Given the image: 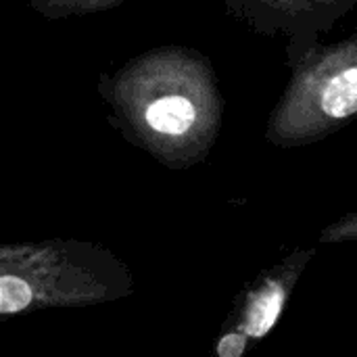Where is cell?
I'll return each instance as SVG.
<instances>
[{"mask_svg":"<svg viewBox=\"0 0 357 357\" xmlns=\"http://www.w3.org/2000/svg\"><path fill=\"white\" fill-rule=\"evenodd\" d=\"M357 243V209L326 224L318 234V245H343Z\"/></svg>","mask_w":357,"mask_h":357,"instance_id":"52a82bcc","label":"cell"},{"mask_svg":"<svg viewBox=\"0 0 357 357\" xmlns=\"http://www.w3.org/2000/svg\"><path fill=\"white\" fill-rule=\"evenodd\" d=\"M134 272L100 243L42 238L0 245V316L94 307L134 295Z\"/></svg>","mask_w":357,"mask_h":357,"instance_id":"7a4b0ae2","label":"cell"},{"mask_svg":"<svg viewBox=\"0 0 357 357\" xmlns=\"http://www.w3.org/2000/svg\"><path fill=\"white\" fill-rule=\"evenodd\" d=\"M339 2H343L349 10H354V8L357 6V0H339Z\"/></svg>","mask_w":357,"mask_h":357,"instance_id":"ba28073f","label":"cell"},{"mask_svg":"<svg viewBox=\"0 0 357 357\" xmlns=\"http://www.w3.org/2000/svg\"><path fill=\"white\" fill-rule=\"evenodd\" d=\"M316 257V247H297L261 270L236 297L215 341V357H243L280 322L301 276Z\"/></svg>","mask_w":357,"mask_h":357,"instance_id":"277c9868","label":"cell"},{"mask_svg":"<svg viewBox=\"0 0 357 357\" xmlns=\"http://www.w3.org/2000/svg\"><path fill=\"white\" fill-rule=\"evenodd\" d=\"M96 92L111 128L172 172L203 163L224 123L218 73L197 48L163 44L102 73Z\"/></svg>","mask_w":357,"mask_h":357,"instance_id":"6da1fadb","label":"cell"},{"mask_svg":"<svg viewBox=\"0 0 357 357\" xmlns=\"http://www.w3.org/2000/svg\"><path fill=\"white\" fill-rule=\"evenodd\" d=\"M291 77L266 119L264 138L276 149L326 140L357 119V27L314 46L289 67Z\"/></svg>","mask_w":357,"mask_h":357,"instance_id":"3957f363","label":"cell"},{"mask_svg":"<svg viewBox=\"0 0 357 357\" xmlns=\"http://www.w3.org/2000/svg\"><path fill=\"white\" fill-rule=\"evenodd\" d=\"M222 4L251 31L280 40L289 67L351 13L339 0H222Z\"/></svg>","mask_w":357,"mask_h":357,"instance_id":"5b68a950","label":"cell"},{"mask_svg":"<svg viewBox=\"0 0 357 357\" xmlns=\"http://www.w3.org/2000/svg\"><path fill=\"white\" fill-rule=\"evenodd\" d=\"M27 6L48 21H61L71 17H88L111 10L128 0H25Z\"/></svg>","mask_w":357,"mask_h":357,"instance_id":"8992f818","label":"cell"}]
</instances>
